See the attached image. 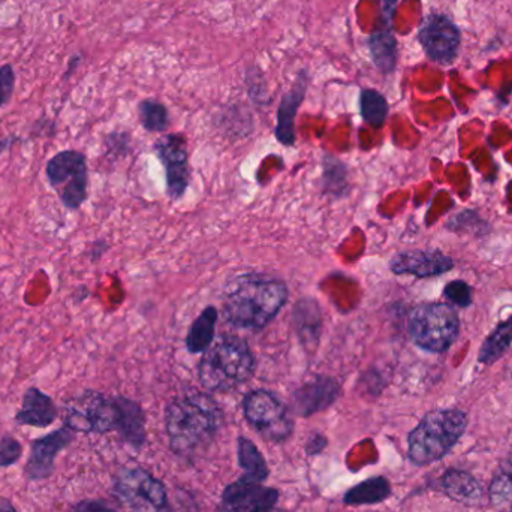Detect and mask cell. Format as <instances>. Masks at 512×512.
I'll return each mask as SVG.
<instances>
[{
	"instance_id": "obj_1",
	"label": "cell",
	"mask_w": 512,
	"mask_h": 512,
	"mask_svg": "<svg viewBox=\"0 0 512 512\" xmlns=\"http://www.w3.org/2000/svg\"><path fill=\"white\" fill-rule=\"evenodd\" d=\"M286 300L288 288L283 280L267 274H243L225 286L222 312L236 327L262 330L273 321Z\"/></svg>"
},
{
	"instance_id": "obj_2",
	"label": "cell",
	"mask_w": 512,
	"mask_h": 512,
	"mask_svg": "<svg viewBox=\"0 0 512 512\" xmlns=\"http://www.w3.org/2000/svg\"><path fill=\"white\" fill-rule=\"evenodd\" d=\"M222 421V409L207 394H189L173 400L165 414L171 448L180 456H189L207 447L221 429Z\"/></svg>"
},
{
	"instance_id": "obj_3",
	"label": "cell",
	"mask_w": 512,
	"mask_h": 512,
	"mask_svg": "<svg viewBox=\"0 0 512 512\" xmlns=\"http://www.w3.org/2000/svg\"><path fill=\"white\" fill-rule=\"evenodd\" d=\"M255 357L248 342L224 334L204 352L198 366L201 384L209 391L236 390L254 375Z\"/></svg>"
},
{
	"instance_id": "obj_4",
	"label": "cell",
	"mask_w": 512,
	"mask_h": 512,
	"mask_svg": "<svg viewBox=\"0 0 512 512\" xmlns=\"http://www.w3.org/2000/svg\"><path fill=\"white\" fill-rule=\"evenodd\" d=\"M468 415L460 409H436L424 415L409 433L408 456L414 465L424 466L444 459L462 438Z\"/></svg>"
},
{
	"instance_id": "obj_5",
	"label": "cell",
	"mask_w": 512,
	"mask_h": 512,
	"mask_svg": "<svg viewBox=\"0 0 512 512\" xmlns=\"http://www.w3.org/2000/svg\"><path fill=\"white\" fill-rule=\"evenodd\" d=\"M45 177L60 204L78 212L89 197V165L80 150H60L45 165Z\"/></svg>"
},
{
	"instance_id": "obj_6",
	"label": "cell",
	"mask_w": 512,
	"mask_h": 512,
	"mask_svg": "<svg viewBox=\"0 0 512 512\" xmlns=\"http://www.w3.org/2000/svg\"><path fill=\"white\" fill-rule=\"evenodd\" d=\"M408 331L420 348L430 352H445L459 337V315L450 304H421L409 315Z\"/></svg>"
},
{
	"instance_id": "obj_7",
	"label": "cell",
	"mask_w": 512,
	"mask_h": 512,
	"mask_svg": "<svg viewBox=\"0 0 512 512\" xmlns=\"http://www.w3.org/2000/svg\"><path fill=\"white\" fill-rule=\"evenodd\" d=\"M117 418L116 396L84 390L66 403L63 424L74 433H108L116 430Z\"/></svg>"
},
{
	"instance_id": "obj_8",
	"label": "cell",
	"mask_w": 512,
	"mask_h": 512,
	"mask_svg": "<svg viewBox=\"0 0 512 512\" xmlns=\"http://www.w3.org/2000/svg\"><path fill=\"white\" fill-rule=\"evenodd\" d=\"M117 499L132 512H167L164 484L141 468H123L114 480Z\"/></svg>"
},
{
	"instance_id": "obj_9",
	"label": "cell",
	"mask_w": 512,
	"mask_h": 512,
	"mask_svg": "<svg viewBox=\"0 0 512 512\" xmlns=\"http://www.w3.org/2000/svg\"><path fill=\"white\" fill-rule=\"evenodd\" d=\"M246 420L264 438L283 441L292 432V421L285 403L267 390H256L243 400Z\"/></svg>"
},
{
	"instance_id": "obj_10",
	"label": "cell",
	"mask_w": 512,
	"mask_h": 512,
	"mask_svg": "<svg viewBox=\"0 0 512 512\" xmlns=\"http://www.w3.org/2000/svg\"><path fill=\"white\" fill-rule=\"evenodd\" d=\"M418 41L432 62L450 66L456 62L462 47V32L456 21L444 12H432L424 18Z\"/></svg>"
},
{
	"instance_id": "obj_11",
	"label": "cell",
	"mask_w": 512,
	"mask_h": 512,
	"mask_svg": "<svg viewBox=\"0 0 512 512\" xmlns=\"http://www.w3.org/2000/svg\"><path fill=\"white\" fill-rule=\"evenodd\" d=\"M156 153L167 174V191L171 200H179L189 185V156L183 135H165L156 143Z\"/></svg>"
},
{
	"instance_id": "obj_12",
	"label": "cell",
	"mask_w": 512,
	"mask_h": 512,
	"mask_svg": "<svg viewBox=\"0 0 512 512\" xmlns=\"http://www.w3.org/2000/svg\"><path fill=\"white\" fill-rule=\"evenodd\" d=\"M279 499L277 490L262 486L255 478H240L225 489L222 495L221 512H264L273 510Z\"/></svg>"
},
{
	"instance_id": "obj_13",
	"label": "cell",
	"mask_w": 512,
	"mask_h": 512,
	"mask_svg": "<svg viewBox=\"0 0 512 512\" xmlns=\"http://www.w3.org/2000/svg\"><path fill=\"white\" fill-rule=\"evenodd\" d=\"M74 441V432L63 424L56 432L35 439L30 444V457L24 474L30 481H42L51 477L56 469L57 454L65 450Z\"/></svg>"
},
{
	"instance_id": "obj_14",
	"label": "cell",
	"mask_w": 512,
	"mask_h": 512,
	"mask_svg": "<svg viewBox=\"0 0 512 512\" xmlns=\"http://www.w3.org/2000/svg\"><path fill=\"white\" fill-rule=\"evenodd\" d=\"M453 267V259L438 249H412L400 252L390 261L394 274H411L418 279L439 276Z\"/></svg>"
},
{
	"instance_id": "obj_15",
	"label": "cell",
	"mask_w": 512,
	"mask_h": 512,
	"mask_svg": "<svg viewBox=\"0 0 512 512\" xmlns=\"http://www.w3.org/2000/svg\"><path fill=\"white\" fill-rule=\"evenodd\" d=\"M340 396V385L328 376H316L312 381L301 385L292 394V409L301 417H310L316 412L330 408Z\"/></svg>"
},
{
	"instance_id": "obj_16",
	"label": "cell",
	"mask_w": 512,
	"mask_h": 512,
	"mask_svg": "<svg viewBox=\"0 0 512 512\" xmlns=\"http://www.w3.org/2000/svg\"><path fill=\"white\" fill-rule=\"evenodd\" d=\"M59 417V408L54 400L38 387H29L23 394L20 409L15 414V423L18 426L47 429L56 423Z\"/></svg>"
},
{
	"instance_id": "obj_17",
	"label": "cell",
	"mask_w": 512,
	"mask_h": 512,
	"mask_svg": "<svg viewBox=\"0 0 512 512\" xmlns=\"http://www.w3.org/2000/svg\"><path fill=\"white\" fill-rule=\"evenodd\" d=\"M396 3L397 0H384V23L370 38L373 60L385 74L393 72L397 65V41L391 24Z\"/></svg>"
},
{
	"instance_id": "obj_18",
	"label": "cell",
	"mask_w": 512,
	"mask_h": 512,
	"mask_svg": "<svg viewBox=\"0 0 512 512\" xmlns=\"http://www.w3.org/2000/svg\"><path fill=\"white\" fill-rule=\"evenodd\" d=\"M117 409H119V418H117V432L132 447H141L146 439V418H144L143 409L134 400L126 397L116 396Z\"/></svg>"
},
{
	"instance_id": "obj_19",
	"label": "cell",
	"mask_w": 512,
	"mask_h": 512,
	"mask_svg": "<svg viewBox=\"0 0 512 512\" xmlns=\"http://www.w3.org/2000/svg\"><path fill=\"white\" fill-rule=\"evenodd\" d=\"M442 489L445 495L459 504L472 505L483 498V487L477 478L459 469H450L442 477Z\"/></svg>"
},
{
	"instance_id": "obj_20",
	"label": "cell",
	"mask_w": 512,
	"mask_h": 512,
	"mask_svg": "<svg viewBox=\"0 0 512 512\" xmlns=\"http://www.w3.org/2000/svg\"><path fill=\"white\" fill-rule=\"evenodd\" d=\"M321 324V310L316 301L309 298L297 301L294 309V327L307 348H313L318 343Z\"/></svg>"
},
{
	"instance_id": "obj_21",
	"label": "cell",
	"mask_w": 512,
	"mask_h": 512,
	"mask_svg": "<svg viewBox=\"0 0 512 512\" xmlns=\"http://www.w3.org/2000/svg\"><path fill=\"white\" fill-rule=\"evenodd\" d=\"M218 319L219 312L215 306L206 307L195 319L186 337V348L191 354H201L212 346Z\"/></svg>"
},
{
	"instance_id": "obj_22",
	"label": "cell",
	"mask_w": 512,
	"mask_h": 512,
	"mask_svg": "<svg viewBox=\"0 0 512 512\" xmlns=\"http://www.w3.org/2000/svg\"><path fill=\"white\" fill-rule=\"evenodd\" d=\"M306 84H297L288 95L283 98L277 114L276 137L285 146H292L295 141L294 122L295 114L304 98Z\"/></svg>"
},
{
	"instance_id": "obj_23",
	"label": "cell",
	"mask_w": 512,
	"mask_h": 512,
	"mask_svg": "<svg viewBox=\"0 0 512 512\" xmlns=\"http://www.w3.org/2000/svg\"><path fill=\"white\" fill-rule=\"evenodd\" d=\"M391 495L390 483L384 477L370 478L346 493V505H372L385 501Z\"/></svg>"
},
{
	"instance_id": "obj_24",
	"label": "cell",
	"mask_w": 512,
	"mask_h": 512,
	"mask_svg": "<svg viewBox=\"0 0 512 512\" xmlns=\"http://www.w3.org/2000/svg\"><path fill=\"white\" fill-rule=\"evenodd\" d=\"M512 345V316L502 322L496 330L487 337L481 346L478 361L483 364H493L498 361Z\"/></svg>"
},
{
	"instance_id": "obj_25",
	"label": "cell",
	"mask_w": 512,
	"mask_h": 512,
	"mask_svg": "<svg viewBox=\"0 0 512 512\" xmlns=\"http://www.w3.org/2000/svg\"><path fill=\"white\" fill-rule=\"evenodd\" d=\"M239 462L248 477L255 478L261 483L268 477L267 463L254 442L249 439H239Z\"/></svg>"
},
{
	"instance_id": "obj_26",
	"label": "cell",
	"mask_w": 512,
	"mask_h": 512,
	"mask_svg": "<svg viewBox=\"0 0 512 512\" xmlns=\"http://www.w3.org/2000/svg\"><path fill=\"white\" fill-rule=\"evenodd\" d=\"M361 114L373 128H382L388 116V102L376 90H363L361 93Z\"/></svg>"
},
{
	"instance_id": "obj_27",
	"label": "cell",
	"mask_w": 512,
	"mask_h": 512,
	"mask_svg": "<svg viewBox=\"0 0 512 512\" xmlns=\"http://www.w3.org/2000/svg\"><path fill=\"white\" fill-rule=\"evenodd\" d=\"M138 113H140V120L144 128L150 132L165 131L170 123L167 108L156 101L141 102Z\"/></svg>"
},
{
	"instance_id": "obj_28",
	"label": "cell",
	"mask_w": 512,
	"mask_h": 512,
	"mask_svg": "<svg viewBox=\"0 0 512 512\" xmlns=\"http://www.w3.org/2000/svg\"><path fill=\"white\" fill-rule=\"evenodd\" d=\"M324 168V188L330 194H340L346 186V168L337 159H327Z\"/></svg>"
},
{
	"instance_id": "obj_29",
	"label": "cell",
	"mask_w": 512,
	"mask_h": 512,
	"mask_svg": "<svg viewBox=\"0 0 512 512\" xmlns=\"http://www.w3.org/2000/svg\"><path fill=\"white\" fill-rule=\"evenodd\" d=\"M444 297L447 298L448 303L454 304L457 307H469L472 304V288L468 283L463 280H454L448 283L444 289Z\"/></svg>"
},
{
	"instance_id": "obj_30",
	"label": "cell",
	"mask_w": 512,
	"mask_h": 512,
	"mask_svg": "<svg viewBox=\"0 0 512 512\" xmlns=\"http://www.w3.org/2000/svg\"><path fill=\"white\" fill-rule=\"evenodd\" d=\"M490 499L495 505L512 501V472L504 471L496 475L490 486Z\"/></svg>"
},
{
	"instance_id": "obj_31",
	"label": "cell",
	"mask_w": 512,
	"mask_h": 512,
	"mask_svg": "<svg viewBox=\"0 0 512 512\" xmlns=\"http://www.w3.org/2000/svg\"><path fill=\"white\" fill-rule=\"evenodd\" d=\"M21 444L14 436H3L0 439V468H9L21 459Z\"/></svg>"
},
{
	"instance_id": "obj_32",
	"label": "cell",
	"mask_w": 512,
	"mask_h": 512,
	"mask_svg": "<svg viewBox=\"0 0 512 512\" xmlns=\"http://www.w3.org/2000/svg\"><path fill=\"white\" fill-rule=\"evenodd\" d=\"M15 87V72L11 65L0 68V108L11 101Z\"/></svg>"
},
{
	"instance_id": "obj_33",
	"label": "cell",
	"mask_w": 512,
	"mask_h": 512,
	"mask_svg": "<svg viewBox=\"0 0 512 512\" xmlns=\"http://www.w3.org/2000/svg\"><path fill=\"white\" fill-rule=\"evenodd\" d=\"M71 512H117L111 505L105 501H81L71 508Z\"/></svg>"
},
{
	"instance_id": "obj_34",
	"label": "cell",
	"mask_w": 512,
	"mask_h": 512,
	"mask_svg": "<svg viewBox=\"0 0 512 512\" xmlns=\"http://www.w3.org/2000/svg\"><path fill=\"white\" fill-rule=\"evenodd\" d=\"M107 248L108 246L105 242L93 243L92 252H90V258H92V261H98V259L104 255V252L107 251Z\"/></svg>"
},
{
	"instance_id": "obj_35",
	"label": "cell",
	"mask_w": 512,
	"mask_h": 512,
	"mask_svg": "<svg viewBox=\"0 0 512 512\" xmlns=\"http://www.w3.org/2000/svg\"><path fill=\"white\" fill-rule=\"evenodd\" d=\"M18 138L14 137H6L0 138V155H2L5 150H8L9 147H12V144L17 143Z\"/></svg>"
},
{
	"instance_id": "obj_36",
	"label": "cell",
	"mask_w": 512,
	"mask_h": 512,
	"mask_svg": "<svg viewBox=\"0 0 512 512\" xmlns=\"http://www.w3.org/2000/svg\"><path fill=\"white\" fill-rule=\"evenodd\" d=\"M0 512H18L9 499L0 498Z\"/></svg>"
},
{
	"instance_id": "obj_37",
	"label": "cell",
	"mask_w": 512,
	"mask_h": 512,
	"mask_svg": "<svg viewBox=\"0 0 512 512\" xmlns=\"http://www.w3.org/2000/svg\"><path fill=\"white\" fill-rule=\"evenodd\" d=\"M264 512H274L273 510H268V511H264Z\"/></svg>"
}]
</instances>
